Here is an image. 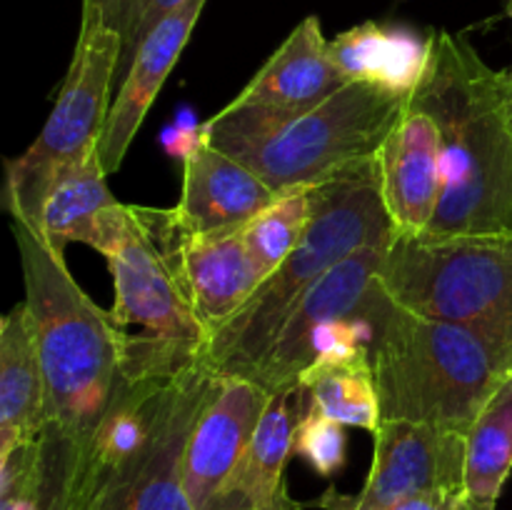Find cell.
Segmentation results:
<instances>
[{"mask_svg": "<svg viewBox=\"0 0 512 510\" xmlns=\"http://www.w3.org/2000/svg\"><path fill=\"white\" fill-rule=\"evenodd\" d=\"M373 465L358 495L328 490L325 510H385L425 490H465V433L410 420H380Z\"/></svg>", "mask_w": 512, "mask_h": 510, "instance_id": "cell-11", "label": "cell"}, {"mask_svg": "<svg viewBox=\"0 0 512 510\" xmlns=\"http://www.w3.org/2000/svg\"><path fill=\"white\" fill-rule=\"evenodd\" d=\"M208 0H188L185 5L165 15L153 30L143 38L128 73L120 80L110 113L105 118L103 133H100V160L110 173L123 165L130 143L138 135L150 105L158 98L160 88L168 80L170 70L180 60V53L188 45L190 33L200 20Z\"/></svg>", "mask_w": 512, "mask_h": 510, "instance_id": "cell-17", "label": "cell"}, {"mask_svg": "<svg viewBox=\"0 0 512 510\" xmlns=\"http://www.w3.org/2000/svg\"><path fill=\"white\" fill-rule=\"evenodd\" d=\"M183 193L173 210H163L175 238L223 235L243 230L280 193L233 155L215 148L203 133L183 155Z\"/></svg>", "mask_w": 512, "mask_h": 510, "instance_id": "cell-13", "label": "cell"}, {"mask_svg": "<svg viewBox=\"0 0 512 510\" xmlns=\"http://www.w3.org/2000/svg\"><path fill=\"white\" fill-rule=\"evenodd\" d=\"M30 325L45 378L43 510H60L88 445L123 383L130 335L75 283L65 253L13 223Z\"/></svg>", "mask_w": 512, "mask_h": 510, "instance_id": "cell-1", "label": "cell"}, {"mask_svg": "<svg viewBox=\"0 0 512 510\" xmlns=\"http://www.w3.org/2000/svg\"><path fill=\"white\" fill-rule=\"evenodd\" d=\"M148 0H90L83 5V18L80 23H100L120 35L123 45L133 35Z\"/></svg>", "mask_w": 512, "mask_h": 510, "instance_id": "cell-26", "label": "cell"}, {"mask_svg": "<svg viewBox=\"0 0 512 510\" xmlns=\"http://www.w3.org/2000/svg\"><path fill=\"white\" fill-rule=\"evenodd\" d=\"M345 428L348 425L338 423V420L328 418V415L308 405L298 428H295L293 455H300L323 478H333L345 465V455H348Z\"/></svg>", "mask_w": 512, "mask_h": 510, "instance_id": "cell-25", "label": "cell"}, {"mask_svg": "<svg viewBox=\"0 0 512 510\" xmlns=\"http://www.w3.org/2000/svg\"><path fill=\"white\" fill-rule=\"evenodd\" d=\"M393 300V298H390ZM512 360L480 335L390 303L378 325L373 378L380 420H410L468 435Z\"/></svg>", "mask_w": 512, "mask_h": 510, "instance_id": "cell-5", "label": "cell"}, {"mask_svg": "<svg viewBox=\"0 0 512 510\" xmlns=\"http://www.w3.org/2000/svg\"><path fill=\"white\" fill-rule=\"evenodd\" d=\"M508 15L512 18V0H508Z\"/></svg>", "mask_w": 512, "mask_h": 510, "instance_id": "cell-31", "label": "cell"}, {"mask_svg": "<svg viewBox=\"0 0 512 510\" xmlns=\"http://www.w3.org/2000/svg\"><path fill=\"white\" fill-rule=\"evenodd\" d=\"M143 213L158 238L173 253L175 268L183 280L190 305L210 338L253 298L255 290L265 280V270L250 253L243 230L175 238L165 225L163 210L143 208Z\"/></svg>", "mask_w": 512, "mask_h": 510, "instance_id": "cell-14", "label": "cell"}, {"mask_svg": "<svg viewBox=\"0 0 512 510\" xmlns=\"http://www.w3.org/2000/svg\"><path fill=\"white\" fill-rule=\"evenodd\" d=\"M220 510H250V508H220Z\"/></svg>", "mask_w": 512, "mask_h": 510, "instance_id": "cell-33", "label": "cell"}, {"mask_svg": "<svg viewBox=\"0 0 512 510\" xmlns=\"http://www.w3.org/2000/svg\"><path fill=\"white\" fill-rule=\"evenodd\" d=\"M270 390L243 375H215L185 448L183 485L193 510H213L238 470Z\"/></svg>", "mask_w": 512, "mask_h": 510, "instance_id": "cell-12", "label": "cell"}, {"mask_svg": "<svg viewBox=\"0 0 512 510\" xmlns=\"http://www.w3.org/2000/svg\"><path fill=\"white\" fill-rule=\"evenodd\" d=\"M305 388L270 393L268 408L260 418L258 430L220 493L213 510L250 508V510H300L303 503L293 500L285 488V465L293 455L295 428L303 418Z\"/></svg>", "mask_w": 512, "mask_h": 510, "instance_id": "cell-18", "label": "cell"}, {"mask_svg": "<svg viewBox=\"0 0 512 510\" xmlns=\"http://www.w3.org/2000/svg\"><path fill=\"white\" fill-rule=\"evenodd\" d=\"M188 0H148L143 8V13H140L138 18V25H135L133 35H130L128 43L123 45V53H120V70H118V80H123V75L128 73V65L133 63L135 53H138L140 43H143L145 35L150 33V30L155 28V25L160 23V20L165 18L168 13H173L175 8H180V5H185Z\"/></svg>", "mask_w": 512, "mask_h": 510, "instance_id": "cell-27", "label": "cell"}, {"mask_svg": "<svg viewBox=\"0 0 512 510\" xmlns=\"http://www.w3.org/2000/svg\"><path fill=\"white\" fill-rule=\"evenodd\" d=\"M408 103L380 85L348 83L300 115L260 118L223 108L200 128L215 148L285 193L375 158Z\"/></svg>", "mask_w": 512, "mask_h": 510, "instance_id": "cell-4", "label": "cell"}, {"mask_svg": "<svg viewBox=\"0 0 512 510\" xmlns=\"http://www.w3.org/2000/svg\"><path fill=\"white\" fill-rule=\"evenodd\" d=\"M460 510H498L495 505H485V503H475V500H463V505H460Z\"/></svg>", "mask_w": 512, "mask_h": 510, "instance_id": "cell-29", "label": "cell"}, {"mask_svg": "<svg viewBox=\"0 0 512 510\" xmlns=\"http://www.w3.org/2000/svg\"><path fill=\"white\" fill-rule=\"evenodd\" d=\"M380 193L395 235H423L443 198V148L438 123L408 103L378 150Z\"/></svg>", "mask_w": 512, "mask_h": 510, "instance_id": "cell-15", "label": "cell"}, {"mask_svg": "<svg viewBox=\"0 0 512 510\" xmlns=\"http://www.w3.org/2000/svg\"><path fill=\"white\" fill-rule=\"evenodd\" d=\"M505 75H508V70H505ZM508 93H510V115H512V88H510V80H508Z\"/></svg>", "mask_w": 512, "mask_h": 510, "instance_id": "cell-30", "label": "cell"}, {"mask_svg": "<svg viewBox=\"0 0 512 510\" xmlns=\"http://www.w3.org/2000/svg\"><path fill=\"white\" fill-rule=\"evenodd\" d=\"M310 408L353 428L375 433L380 425V403L375 390L373 365H330L315 370L303 383Z\"/></svg>", "mask_w": 512, "mask_h": 510, "instance_id": "cell-23", "label": "cell"}, {"mask_svg": "<svg viewBox=\"0 0 512 510\" xmlns=\"http://www.w3.org/2000/svg\"><path fill=\"white\" fill-rule=\"evenodd\" d=\"M380 283L400 308L460 325L512 360V233L395 235Z\"/></svg>", "mask_w": 512, "mask_h": 510, "instance_id": "cell-6", "label": "cell"}, {"mask_svg": "<svg viewBox=\"0 0 512 510\" xmlns=\"http://www.w3.org/2000/svg\"><path fill=\"white\" fill-rule=\"evenodd\" d=\"M465 440V498L498 505L512 473V373L490 395Z\"/></svg>", "mask_w": 512, "mask_h": 510, "instance_id": "cell-22", "label": "cell"}, {"mask_svg": "<svg viewBox=\"0 0 512 510\" xmlns=\"http://www.w3.org/2000/svg\"><path fill=\"white\" fill-rule=\"evenodd\" d=\"M328 50L348 83L380 85L410 98L428 73L433 33L368 20L328 40Z\"/></svg>", "mask_w": 512, "mask_h": 510, "instance_id": "cell-19", "label": "cell"}, {"mask_svg": "<svg viewBox=\"0 0 512 510\" xmlns=\"http://www.w3.org/2000/svg\"><path fill=\"white\" fill-rule=\"evenodd\" d=\"M85 3H90V0H83V5H85Z\"/></svg>", "mask_w": 512, "mask_h": 510, "instance_id": "cell-34", "label": "cell"}, {"mask_svg": "<svg viewBox=\"0 0 512 510\" xmlns=\"http://www.w3.org/2000/svg\"><path fill=\"white\" fill-rule=\"evenodd\" d=\"M410 105L438 123L443 198L423 235L512 233V115L508 75L465 35L433 30V55Z\"/></svg>", "mask_w": 512, "mask_h": 510, "instance_id": "cell-2", "label": "cell"}, {"mask_svg": "<svg viewBox=\"0 0 512 510\" xmlns=\"http://www.w3.org/2000/svg\"><path fill=\"white\" fill-rule=\"evenodd\" d=\"M98 250L113 275L118 325H140L148 338L195 348L203 353L205 335L183 288L173 253L158 238L143 208L115 203L95 233Z\"/></svg>", "mask_w": 512, "mask_h": 510, "instance_id": "cell-9", "label": "cell"}, {"mask_svg": "<svg viewBox=\"0 0 512 510\" xmlns=\"http://www.w3.org/2000/svg\"><path fill=\"white\" fill-rule=\"evenodd\" d=\"M123 40L100 23H80L78 45L58 100L35 143L5 163L3 203L13 223L40 228L50 188L65 168L98 148L110 93L118 80Z\"/></svg>", "mask_w": 512, "mask_h": 510, "instance_id": "cell-8", "label": "cell"}, {"mask_svg": "<svg viewBox=\"0 0 512 510\" xmlns=\"http://www.w3.org/2000/svg\"><path fill=\"white\" fill-rule=\"evenodd\" d=\"M118 203L108 188V170L100 150L93 148L83 160L60 173L45 200L40 228L33 230L48 245L65 253L70 243L93 245L103 215Z\"/></svg>", "mask_w": 512, "mask_h": 510, "instance_id": "cell-21", "label": "cell"}, {"mask_svg": "<svg viewBox=\"0 0 512 510\" xmlns=\"http://www.w3.org/2000/svg\"><path fill=\"white\" fill-rule=\"evenodd\" d=\"M388 248L368 245L335 265L290 310L268 353L243 378L278 393L303 388L308 375L330 365H373L380 318L393 303L380 283Z\"/></svg>", "mask_w": 512, "mask_h": 510, "instance_id": "cell-7", "label": "cell"}, {"mask_svg": "<svg viewBox=\"0 0 512 510\" xmlns=\"http://www.w3.org/2000/svg\"><path fill=\"white\" fill-rule=\"evenodd\" d=\"M393 238V220L380 193L378 155L313 185V218L303 238L253 298L210 335L200 353L205 368L218 375H248L313 285L360 248L390 245Z\"/></svg>", "mask_w": 512, "mask_h": 510, "instance_id": "cell-3", "label": "cell"}, {"mask_svg": "<svg viewBox=\"0 0 512 510\" xmlns=\"http://www.w3.org/2000/svg\"><path fill=\"white\" fill-rule=\"evenodd\" d=\"M463 500L465 490H425L408 495L385 510H460Z\"/></svg>", "mask_w": 512, "mask_h": 510, "instance_id": "cell-28", "label": "cell"}, {"mask_svg": "<svg viewBox=\"0 0 512 510\" xmlns=\"http://www.w3.org/2000/svg\"><path fill=\"white\" fill-rule=\"evenodd\" d=\"M508 80H510V88H512V68L508 70Z\"/></svg>", "mask_w": 512, "mask_h": 510, "instance_id": "cell-32", "label": "cell"}, {"mask_svg": "<svg viewBox=\"0 0 512 510\" xmlns=\"http://www.w3.org/2000/svg\"><path fill=\"white\" fill-rule=\"evenodd\" d=\"M343 85L348 80L330 58L320 20L308 15L225 108L260 118H285L313 110Z\"/></svg>", "mask_w": 512, "mask_h": 510, "instance_id": "cell-16", "label": "cell"}, {"mask_svg": "<svg viewBox=\"0 0 512 510\" xmlns=\"http://www.w3.org/2000/svg\"><path fill=\"white\" fill-rule=\"evenodd\" d=\"M215 375L195 360L170 380L148 440L115 473L93 510H193L183 485L185 448Z\"/></svg>", "mask_w": 512, "mask_h": 510, "instance_id": "cell-10", "label": "cell"}, {"mask_svg": "<svg viewBox=\"0 0 512 510\" xmlns=\"http://www.w3.org/2000/svg\"><path fill=\"white\" fill-rule=\"evenodd\" d=\"M45 378L25 305L0 323V455L25 440L45 438Z\"/></svg>", "mask_w": 512, "mask_h": 510, "instance_id": "cell-20", "label": "cell"}, {"mask_svg": "<svg viewBox=\"0 0 512 510\" xmlns=\"http://www.w3.org/2000/svg\"><path fill=\"white\" fill-rule=\"evenodd\" d=\"M313 218V185H300L280 193L263 213L243 228L250 253L265 270V278L293 253Z\"/></svg>", "mask_w": 512, "mask_h": 510, "instance_id": "cell-24", "label": "cell"}]
</instances>
